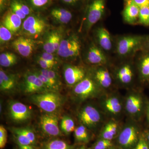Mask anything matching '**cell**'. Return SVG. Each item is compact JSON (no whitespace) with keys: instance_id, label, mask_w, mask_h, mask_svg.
I'll return each instance as SVG.
<instances>
[{"instance_id":"obj_36","label":"cell","mask_w":149,"mask_h":149,"mask_svg":"<svg viewBox=\"0 0 149 149\" xmlns=\"http://www.w3.org/2000/svg\"><path fill=\"white\" fill-rule=\"evenodd\" d=\"M11 10L17 15L21 19L25 18L26 15L21 10L18 4V2L16 0H14L11 3Z\"/></svg>"},{"instance_id":"obj_17","label":"cell","mask_w":149,"mask_h":149,"mask_svg":"<svg viewBox=\"0 0 149 149\" xmlns=\"http://www.w3.org/2000/svg\"><path fill=\"white\" fill-rule=\"evenodd\" d=\"M34 43L31 39L20 37L14 41L12 46L19 54L27 57L30 56L34 50Z\"/></svg>"},{"instance_id":"obj_4","label":"cell","mask_w":149,"mask_h":149,"mask_svg":"<svg viewBox=\"0 0 149 149\" xmlns=\"http://www.w3.org/2000/svg\"><path fill=\"white\" fill-rule=\"evenodd\" d=\"M141 136L136 121L130 119L123 126L118 135L117 143L120 149H133Z\"/></svg>"},{"instance_id":"obj_25","label":"cell","mask_w":149,"mask_h":149,"mask_svg":"<svg viewBox=\"0 0 149 149\" xmlns=\"http://www.w3.org/2000/svg\"><path fill=\"white\" fill-rule=\"evenodd\" d=\"M51 15L56 20L64 24L68 23L72 17L70 11L64 8L54 9L51 11Z\"/></svg>"},{"instance_id":"obj_51","label":"cell","mask_w":149,"mask_h":149,"mask_svg":"<svg viewBox=\"0 0 149 149\" xmlns=\"http://www.w3.org/2000/svg\"><path fill=\"white\" fill-rule=\"evenodd\" d=\"M78 0H63L64 2L68 4L74 3L77 1Z\"/></svg>"},{"instance_id":"obj_8","label":"cell","mask_w":149,"mask_h":149,"mask_svg":"<svg viewBox=\"0 0 149 149\" xmlns=\"http://www.w3.org/2000/svg\"><path fill=\"white\" fill-rule=\"evenodd\" d=\"M81 44L78 38L73 37L61 42L58 50L59 56L63 58L75 57L80 54Z\"/></svg>"},{"instance_id":"obj_19","label":"cell","mask_w":149,"mask_h":149,"mask_svg":"<svg viewBox=\"0 0 149 149\" xmlns=\"http://www.w3.org/2000/svg\"><path fill=\"white\" fill-rule=\"evenodd\" d=\"M140 9V8L136 5L132 0L127 1L123 13L125 22L130 24L136 23L139 19Z\"/></svg>"},{"instance_id":"obj_50","label":"cell","mask_w":149,"mask_h":149,"mask_svg":"<svg viewBox=\"0 0 149 149\" xmlns=\"http://www.w3.org/2000/svg\"><path fill=\"white\" fill-rule=\"evenodd\" d=\"M6 0H0V8L1 10H3L5 7Z\"/></svg>"},{"instance_id":"obj_9","label":"cell","mask_w":149,"mask_h":149,"mask_svg":"<svg viewBox=\"0 0 149 149\" xmlns=\"http://www.w3.org/2000/svg\"><path fill=\"white\" fill-rule=\"evenodd\" d=\"M105 0H93L89 6L87 17L88 29L100 20L105 10Z\"/></svg>"},{"instance_id":"obj_33","label":"cell","mask_w":149,"mask_h":149,"mask_svg":"<svg viewBox=\"0 0 149 149\" xmlns=\"http://www.w3.org/2000/svg\"><path fill=\"white\" fill-rule=\"evenodd\" d=\"M112 146L113 144L112 141L99 139L93 145V149H108Z\"/></svg>"},{"instance_id":"obj_42","label":"cell","mask_w":149,"mask_h":149,"mask_svg":"<svg viewBox=\"0 0 149 149\" xmlns=\"http://www.w3.org/2000/svg\"><path fill=\"white\" fill-rule=\"evenodd\" d=\"M53 41L54 47L56 51L58 50L60 45V38L59 36L57 33H53Z\"/></svg>"},{"instance_id":"obj_27","label":"cell","mask_w":149,"mask_h":149,"mask_svg":"<svg viewBox=\"0 0 149 149\" xmlns=\"http://www.w3.org/2000/svg\"><path fill=\"white\" fill-rule=\"evenodd\" d=\"M41 74L47 78L53 85L56 92L59 89L60 83L56 73L51 69H42L40 72Z\"/></svg>"},{"instance_id":"obj_30","label":"cell","mask_w":149,"mask_h":149,"mask_svg":"<svg viewBox=\"0 0 149 149\" xmlns=\"http://www.w3.org/2000/svg\"><path fill=\"white\" fill-rule=\"evenodd\" d=\"M44 149H74V147L64 141L55 140L47 143Z\"/></svg>"},{"instance_id":"obj_43","label":"cell","mask_w":149,"mask_h":149,"mask_svg":"<svg viewBox=\"0 0 149 149\" xmlns=\"http://www.w3.org/2000/svg\"><path fill=\"white\" fill-rule=\"evenodd\" d=\"M139 7L149 6V0H132Z\"/></svg>"},{"instance_id":"obj_49","label":"cell","mask_w":149,"mask_h":149,"mask_svg":"<svg viewBox=\"0 0 149 149\" xmlns=\"http://www.w3.org/2000/svg\"><path fill=\"white\" fill-rule=\"evenodd\" d=\"M143 47H146V52H149V37L146 39Z\"/></svg>"},{"instance_id":"obj_45","label":"cell","mask_w":149,"mask_h":149,"mask_svg":"<svg viewBox=\"0 0 149 149\" xmlns=\"http://www.w3.org/2000/svg\"><path fill=\"white\" fill-rule=\"evenodd\" d=\"M32 4L36 7L43 6L48 3L49 0H31Z\"/></svg>"},{"instance_id":"obj_24","label":"cell","mask_w":149,"mask_h":149,"mask_svg":"<svg viewBox=\"0 0 149 149\" xmlns=\"http://www.w3.org/2000/svg\"><path fill=\"white\" fill-rule=\"evenodd\" d=\"M45 25L42 19L33 16L28 17L23 23V29L28 32L39 27H45Z\"/></svg>"},{"instance_id":"obj_16","label":"cell","mask_w":149,"mask_h":149,"mask_svg":"<svg viewBox=\"0 0 149 149\" xmlns=\"http://www.w3.org/2000/svg\"><path fill=\"white\" fill-rule=\"evenodd\" d=\"M120 126L116 119L111 118L103 125L99 135V139L112 141L118 136L120 132Z\"/></svg>"},{"instance_id":"obj_28","label":"cell","mask_w":149,"mask_h":149,"mask_svg":"<svg viewBox=\"0 0 149 149\" xmlns=\"http://www.w3.org/2000/svg\"><path fill=\"white\" fill-rule=\"evenodd\" d=\"M17 58L14 54L6 52L0 55V65L4 67L12 66L16 63Z\"/></svg>"},{"instance_id":"obj_37","label":"cell","mask_w":149,"mask_h":149,"mask_svg":"<svg viewBox=\"0 0 149 149\" xmlns=\"http://www.w3.org/2000/svg\"><path fill=\"white\" fill-rule=\"evenodd\" d=\"M7 141V132L2 125L0 126V148H3Z\"/></svg>"},{"instance_id":"obj_29","label":"cell","mask_w":149,"mask_h":149,"mask_svg":"<svg viewBox=\"0 0 149 149\" xmlns=\"http://www.w3.org/2000/svg\"><path fill=\"white\" fill-rule=\"evenodd\" d=\"M61 128L65 134H69L72 133L75 129L74 120L71 117L65 116L62 119Z\"/></svg>"},{"instance_id":"obj_47","label":"cell","mask_w":149,"mask_h":149,"mask_svg":"<svg viewBox=\"0 0 149 149\" xmlns=\"http://www.w3.org/2000/svg\"><path fill=\"white\" fill-rule=\"evenodd\" d=\"M146 113L147 118L149 123V101H147L146 103Z\"/></svg>"},{"instance_id":"obj_48","label":"cell","mask_w":149,"mask_h":149,"mask_svg":"<svg viewBox=\"0 0 149 149\" xmlns=\"http://www.w3.org/2000/svg\"><path fill=\"white\" fill-rule=\"evenodd\" d=\"M143 135L149 144V130H147L145 131L144 133H143Z\"/></svg>"},{"instance_id":"obj_39","label":"cell","mask_w":149,"mask_h":149,"mask_svg":"<svg viewBox=\"0 0 149 149\" xmlns=\"http://www.w3.org/2000/svg\"><path fill=\"white\" fill-rule=\"evenodd\" d=\"M133 149H149V144L143 134H141L138 143Z\"/></svg>"},{"instance_id":"obj_1","label":"cell","mask_w":149,"mask_h":149,"mask_svg":"<svg viewBox=\"0 0 149 149\" xmlns=\"http://www.w3.org/2000/svg\"><path fill=\"white\" fill-rule=\"evenodd\" d=\"M105 115L100 108L91 104L85 105L78 112V120L88 129L95 130L102 127Z\"/></svg>"},{"instance_id":"obj_52","label":"cell","mask_w":149,"mask_h":149,"mask_svg":"<svg viewBox=\"0 0 149 149\" xmlns=\"http://www.w3.org/2000/svg\"><path fill=\"white\" fill-rule=\"evenodd\" d=\"M77 149H86V147H85V146H82L80 147L79 148Z\"/></svg>"},{"instance_id":"obj_3","label":"cell","mask_w":149,"mask_h":149,"mask_svg":"<svg viewBox=\"0 0 149 149\" xmlns=\"http://www.w3.org/2000/svg\"><path fill=\"white\" fill-rule=\"evenodd\" d=\"M101 109L106 116L112 119L120 117L124 111V100L117 93H104L100 97Z\"/></svg>"},{"instance_id":"obj_20","label":"cell","mask_w":149,"mask_h":149,"mask_svg":"<svg viewBox=\"0 0 149 149\" xmlns=\"http://www.w3.org/2000/svg\"><path fill=\"white\" fill-rule=\"evenodd\" d=\"M137 68L141 82L143 83H149V52H146L140 57Z\"/></svg>"},{"instance_id":"obj_54","label":"cell","mask_w":149,"mask_h":149,"mask_svg":"<svg viewBox=\"0 0 149 149\" xmlns=\"http://www.w3.org/2000/svg\"><path fill=\"white\" fill-rule=\"evenodd\" d=\"M126 1H129V0H126Z\"/></svg>"},{"instance_id":"obj_26","label":"cell","mask_w":149,"mask_h":149,"mask_svg":"<svg viewBox=\"0 0 149 149\" xmlns=\"http://www.w3.org/2000/svg\"><path fill=\"white\" fill-rule=\"evenodd\" d=\"M88 128L81 124L75 128L74 130V136L75 140L79 143H88L90 140V136Z\"/></svg>"},{"instance_id":"obj_7","label":"cell","mask_w":149,"mask_h":149,"mask_svg":"<svg viewBox=\"0 0 149 149\" xmlns=\"http://www.w3.org/2000/svg\"><path fill=\"white\" fill-rule=\"evenodd\" d=\"M146 39L141 36L133 35L121 37L117 43V53L124 57L132 54L144 47Z\"/></svg>"},{"instance_id":"obj_40","label":"cell","mask_w":149,"mask_h":149,"mask_svg":"<svg viewBox=\"0 0 149 149\" xmlns=\"http://www.w3.org/2000/svg\"><path fill=\"white\" fill-rule=\"evenodd\" d=\"M38 63L43 69H51L55 65H54L46 61L41 58L39 59Z\"/></svg>"},{"instance_id":"obj_5","label":"cell","mask_w":149,"mask_h":149,"mask_svg":"<svg viewBox=\"0 0 149 149\" xmlns=\"http://www.w3.org/2000/svg\"><path fill=\"white\" fill-rule=\"evenodd\" d=\"M73 93L81 101L92 98L100 97L105 91L96 83L93 79L85 77L74 86Z\"/></svg>"},{"instance_id":"obj_6","label":"cell","mask_w":149,"mask_h":149,"mask_svg":"<svg viewBox=\"0 0 149 149\" xmlns=\"http://www.w3.org/2000/svg\"><path fill=\"white\" fill-rule=\"evenodd\" d=\"M143 107V100L140 93L130 91L126 94L124 100V109L130 119L136 122L140 120Z\"/></svg>"},{"instance_id":"obj_41","label":"cell","mask_w":149,"mask_h":149,"mask_svg":"<svg viewBox=\"0 0 149 149\" xmlns=\"http://www.w3.org/2000/svg\"><path fill=\"white\" fill-rule=\"evenodd\" d=\"M41 58L43 59L46 61L54 65L56 64V62L55 61V58H54L52 54L48 53L47 52H45L42 54V56L41 57Z\"/></svg>"},{"instance_id":"obj_11","label":"cell","mask_w":149,"mask_h":149,"mask_svg":"<svg viewBox=\"0 0 149 149\" xmlns=\"http://www.w3.org/2000/svg\"><path fill=\"white\" fill-rule=\"evenodd\" d=\"M9 113L13 120L17 122H22L31 117V110L24 104L19 102H12L10 104Z\"/></svg>"},{"instance_id":"obj_46","label":"cell","mask_w":149,"mask_h":149,"mask_svg":"<svg viewBox=\"0 0 149 149\" xmlns=\"http://www.w3.org/2000/svg\"><path fill=\"white\" fill-rule=\"evenodd\" d=\"M19 149H34L31 145H22L18 144Z\"/></svg>"},{"instance_id":"obj_34","label":"cell","mask_w":149,"mask_h":149,"mask_svg":"<svg viewBox=\"0 0 149 149\" xmlns=\"http://www.w3.org/2000/svg\"><path fill=\"white\" fill-rule=\"evenodd\" d=\"M12 37L11 32L3 24L0 27V40L1 43L7 42L10 40Z\"/></svg>"},{"instance_id":"obj_31","label":"cell","mask_w":149,"mask_h":149,"mask_svg":"<svg viewBox=\"0 0 149 149\" xmlns=\"http://www.w3.org/2000/svg\"><path fill=\"white\" fill-rule=\"evenodd\" d=\"M13 132L17 141V143L22 145H32L28 138L22 133L19 128H14L12 129Z\"/></svg>"},{"instance_id":"obj_18","label":"cell","mask_w":149,"mask_h":149,"mask_svg":"<svg viewBox=\"0 0 149 149\" xmlns=\"http://www.w3.org/2000/svg\"><path fill=\"white\" fill-rule=\"evenodd\" d=\"M87 60L91 64L100 66L106 64L107 60L102 50L96 46L91 47L88 51Z\"/></svg>"},{"instance_id":"obj_44","label":"cell","mask_w":149,"mask_h":149,"mask_svg":"<svg viewBox=\"0 0 149 149\" xmlns=\"http://www.w3.org/2000/svg\"><path fill=\"white\" fill-rule=\"evenodd\" d=\"M17 2H18L19 6L21 8V10L23 12V13L26 15H29L30 13V10L29 8L26 5L23 4V3L20 2L18 1H17Z\"/></svg>"},{"instance_id":"obj_21","label":"cell","mask_w":149,"mask_h":149,"mask_svg":"<svg viewBox=\"0 0 149 149\" xmlns=\"http://www.w3.org/2000/svg\"><path fill=\"white\" fill-rule=\"evenodd\" d=\"M21 19L11 10L8 11L3 19V25L11 32H16L20 28Z\"/></svg>"},{"instance_id":"obj_22","label":"cell","mask_w":149,"mask_h":149,"mask_svg":"<svg viewBox=\"0 0 149 149\" xmlns=\"http://www.w3.org/2000/svg\"><path fill=\"white\" fill-rule=\"evenodd\" d=\"M96 37L100 47L104 50L109 51L112 47V42L109 32L105 28L99 27L96 31Z\"/></svg>"},{"instance_id":"obj_38","label":"cell","mask_w":149,"mask_h":149,"mask_svg":"<svg viewBox=\"0 0 149 149\" xmlns=\"http://www.w3.org/2000/svg\"><path fill=\"white\" fill-rule=\"evenodd\" d=\"M22 132L25 135L32 144L35 143L36 137L35 133L31 129L28 128H19Z\"/></svg>"},{"instance_id":"obj_13","label":"cell","mask_w":149,"mask_h":149,"mask_svg":"<svg viewBox=\"0 0 149 149\" xmlns=\"http://www.w3.org/2000/svg\"><path fill=\"white\" fill-rule=\"evenodd\" d=\"M134 70L131 65L125 63L119 66L115 72V78L118 83L122 87H128L133 83Z\"/></svg>"},{"instance_id":"obj_10","label":"cell","mask_w":149,"mask_h":149,"mask_svg":"<svg viewBox=\"0 0 149 149\" xmlns=\"http://www.w3.org/2000/svg\"><path fill=\"white\" fill-rule=\"evenodd\" d=\"M40 123L42 130L47 135L52 136L61 135L58 126V119L53 113L43 115L40 118Z\"/></svg>"},{"instance_id":"obj_53","label":"cell","mask_w":149,"mask_h":149,"mask_svg":"<svg viewBox=\"0 0 149 149\" xmlns=\"http://www.w3.org/2000/svg\"><path fill=\"white\" fill-rule=\"evenodd\" d=\"M108 149H118V148H115V147H114L113 146H112V147H111L110 148H109Z\"/></svg>"},{"instance_id":"obj_2","label":"cell","mask_w":149,"mask_h":149,"mask_svg":"<svg viewBox=\"0 0 149 149\" xmlns=\"http://www.w3.org/2000/svg\"><path fill=\"white\" fill-rule=\"evenodd\" d=\"M30 100L34 104L47 113H53L60 108L63 99L57 92L48 91L32 95Z\"/></svg>"},{"instance_id":"obj_35","label":"cell","mask_w":149,"mask_h":149,"mask_svg":"<svg viewBox=\"0 0 149 149\" xmlns=\"http://www.w3.org/2000/svg\"><path fill=\"white\" fill-rule=\"evenodd\" d=\"M44 49L46 52L53 54L55 51L54 47L53 41V34H52L48 37L44 45Z\"/></svg>"},{"instance_id":"obj_23","label":"cell","mask_w":149,"mask_h":149,"mask_svg":"<svg viewBox=\"0 0 149 149\" xmlns=\"http://www.w3.org/2000/svg\"><path fill=\"white\" fill-rule=\"evenodd\" d=\"M15 86V80L11 75L7 74L3 70H0V89L2 91H8Z\"/></svg>"},{"instance_id":"obj_15","label":"cell","mask_w":149,"mask_h":149,"mask_svg":"<svg viewBox=\"0 0 149 149\" xmlns=\"http://www.w3.org/2000/svg\"><path fill=\"white\" fill-rule=\"evenodd\" d=\"M64 75L67 84L74 86L85 77V72L83 68L79 67L70 65L65 68Z\"/></svg>"},{"instance_id":"obj_14","label":"cell","mask_w":149,"mask_h":149,"mask_svg":"<svg viewBox=\"0 0 149 149\" xmlns=\"http://www.w3.org/2000/svg\"><path fill=\"white\" fill-rule=\"evenodd\" d=\"M93 79L104 91L110 88L112 85V76L104 65L99 66L96 69Z\"/></svg>"},{"instance_id":"obj_12","label":"cell","mask_w":149,"mask_h":149,"mask_svg":"<svg viewBox=\"0 0 149 149\" xmlns=\"http://www.w3.org/2000/svg\"><path fill=\"white\" fill-rule=\"evenodd\" d=\"M24 88L25 93L32 95L49 91L35 72L26 75Z\"/></svg>"},{"instance_id":"obj_32","label":"cell","mask_w":149,"mask_h":149,"mask_svg":"<svg viewBox=\"0 0 149 149\" xmlns=\"http://www.w3.org/2000/svg\"><path fill=\"white\" fill-rule=\"evenodd\" d=\"M139 21L140 24L149 26V6L140 8Z\"/></svg>"}]
</instances>
